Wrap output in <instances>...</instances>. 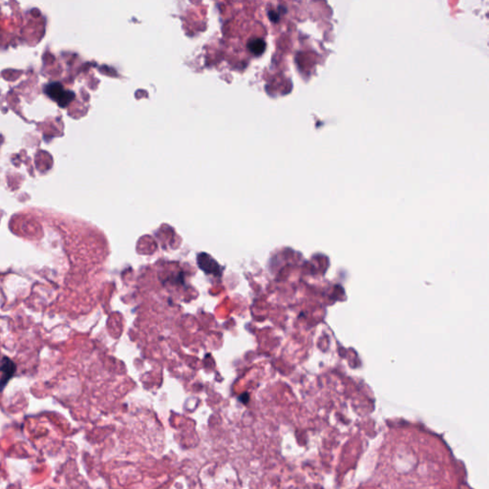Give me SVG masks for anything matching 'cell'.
Instances as JSON below:
<instances>
[{"label": "cell", "mask_w": 489, "mask_h": 489, "mask_svg": "<svg viewBox=\"0 0 489 489\" xmlns=\"http://www.w3.org/2000/svg\"><path fill=\"white\" fill-rule=\"evenodd\" d=\"M268 15H269V17H270V19L272 21H277L278 18H279V15L276 14V13H274V12H269Z\"/></svg>", "instance_id": "cell-4"}, {"label": "cell", "mask_w": 489, "mask_h": 489, "mask_svg": "<svg viewBox=\"0 0 489 489\" xmlns=\"http://www.w3.org/2000/svg\"><path fill=\"white\" fill-rule=\"evenodd\" d=\"M45 94L58 103L60 107L65 108L75 98V93L65 90L61 82H51L44 87Z\"/></svg>", "instance_id": "cell-1"}, {"label": "cell", "mask_w": 489, "mask_h": 489, "mask_svg": "<svg viewBox=\"0 0 489 489\" xmlns=\"http://www.w3.org/2000/svg\"><path fill=\"white\" fill-rule=\"evenodd\" d=\"M249 49L255 56H261L266 50V42L260 38L252 39L249 43Z\"/></svg>", "instance_id": "cell-3"}, {"label": "cell", "mask_w": 489, "mask_h": 489, "mask_svg": "<svg viewBox=\"0 0 489 489\" xmlns=\"http://www.w3.org/2000/svg\"><path fill=\"white\" fill-rule=\"evenodd\" d=\"M0 372L2 374L0 378V391L4 388L10 379L14 376L16 372V365L9 359H4L0 363Z\"/></svg>", "instance_id": "cell-2"}]
</instances>
